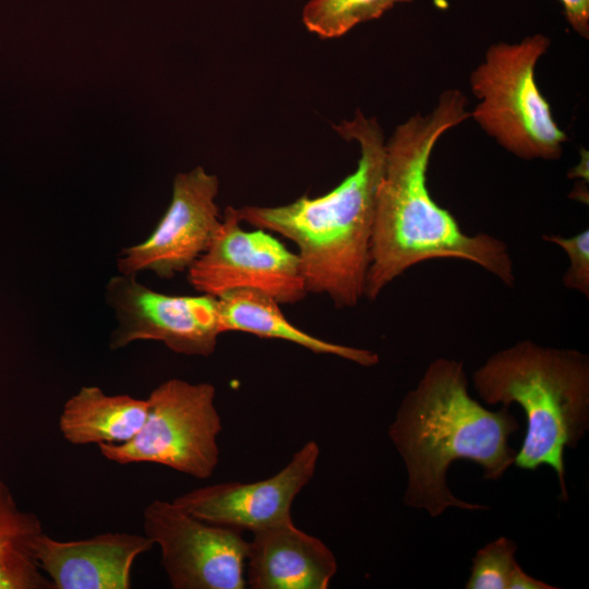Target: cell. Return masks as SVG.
I'll list each match as a JSON object with an SVG mask.
<instances>
[{
	"label": "cell",
	"instance_id": "cell-1",
	"mask_svg": "<svg viewBox=\"0 0 589 589\" xmlns=\"http://www.w3.org/2000/svg\"><path fill=\"white\" fill-rule=\"evenodd\" d=\"M466 104L460 91H444L432 111L410 117L386 142L364 290L370 300L413 265L435 259L468 261L508 287L515 284L506 242L489 233L464 232L426 185L432 151L446 131L470 117Z\"/></svg>",
	"mask_w": 589,
	"mask_h": 589
},
{
	"label": "cell",
	"instance_id": "cell-2",
	"mask_svg": "<svg viewBox=\"0 0 589 589\" xmlns=\"http://www.w3.org/2000/svg\"><path fill=\"white\" fill-rule=\"evenodd\" d=\"M518 429L507 406L491 411L471 398L461 361L433 360L402 398L388 428L407 470L405 504L431 517L449 507L488 509L457 498L446 484V473L454 461L467 459L482 468L484 479L500 480L514 465L516 452L508 440Z\"/></svg>",
	"mask_w": 589,
	"mask_h": 589
},
{
	"label": "cell",
	"instance_id": "cell-3",
	"mask_svg": "<svg viewBox=\"0 0 589 589\" xmlns=\"http://www.w3.org/2000/svg\"><path fill=\"white\" fill-rule=\"evenodd\" d=\"M334 129L360 146L357 169L340 184L318 197L303 195L286 205L236 209L241 221L296 243L308 292L326 294L337 308H350L364 297L386 142L377 120L359 109Z\"/></svg>",
	"mask_w": 589,
	"mask_h": 589
},
{
	"label": "cell",
	"instance_id": "cell-4",
	"mask_svg": "<svg viewBox=\"0 0 589 589\" xmlns=\"http://www.w3.org/2000/svg\"><path fill=\"white\" fill-rule=\"evenodd\" d=\"M472 381L486 404L522 408L527 430L514 465L525 470L551 467L560 498L567 501L564 453L589 429V357L521 340L491 354Z\"/></svg>",
	"mask_w": 589,
	"mask_h": 589
},
{
	"label": "cell",
	"instance_id": "cell-5",
	"mask_svg": "<svg viewBox=\"0 0 589 589\" xmlns=\"http://www.w3.org/2000/svg\"><path fill=\"white\" fill-rule=\"evenodd\" d=\"M550 45L543 34L493 44L470 74L471 92L479 99L470 117L503 148L527 160L557 159L567 141L534 79L537 62Z\"/></svg>",
	"mask_w": 589,
	"mask_h": 589
},
{
	"label": "cell",
	"instance_id": "cell-6",
	"mask_svg": "<svg viewBox=\"0 0 589 589\" xmlns=\"http://www.w3.org/2000/svg\"><path fill=\"white\" fill-rule=\"evenodd\" d=\"M209 383L170 378L149 396L146 419L131 440L101 443L100 454L119 465L152 462L196 479L209 478L219 462L221 418Z\"/></svg>",
	"mask_w": 589,
	"mask_h": 589
},
{
	"label": "cell",
	"instance_id": "cell-7",
	"mask_svg": "<svg viewBox=\"0 0 589 589\" xmlns=\"http://www.w3.org/2000/svg\"><path fill=\"white\" fill-rule=\"evenodd\" d=\"M237 209L227 206L205 252L188 269V280L200 293L220 297L252 289L293 304L308 293L299 256L264 229L241 228Z\"/></svg>",
	"mask_w": 589,
	"mask_h": 589
},
{
	"label": "cell",
	"instance_id": "cell-8",
	"mask_svg": "<svg viewBox=\"0 0 589 589\" xmlns=\"http://www.w3.org/2000/svg\"><path fill=\"white\" fill-rule=\"evenodd\" d=\"M144 533L159 548L173 589H243L249 551L239 530L194 517L173 501L143 510Z\"/></svg>",
	"mask_w": 589,
	"mask_h": 589
},
{
	"label": "cell",
	"instance_id": "cell-9",
	"mask_svg": "<svg viewBox=\"0 0 589 589\" xmlns=\"http://www.w3.org/2000/svg\"><path fill=\"white\" fill-rule=\"evenodd\" d=\"M105 298L117 320L109 340L111 350L139 340H156L179 354L208 357L223 333L213 296L167 294L149 289L136 275L119 273L108 280Z\"/></svg>",
	"mask_w": 589,
	"mask_h": 589
},
{
	"label": "cell",
	"instance_id": "cell-10",
	"mask_svg": "<svg viewBox=\"0 0 589 589\" xmlns=\"http://www.w3.org/2000/svg\"><path fill=\"white\" fill-rule=\"evenodd\" d=\"M219 181L199 166L175 177L170 204L142 242L125 248L117 260L120 274L152 272L172 278L205 252L220 226L215 202Z\"/></svg>",
	"mask_w": 589,
	"mask_h": 589
},
{
	"label": "cell",
	"instance_id": "cell-11",
	"mask_svg": "<svg viewBox=\"0 0 589 589\" xmlns=\"http://www.w3.org/2000/svg\"><path fill=\"white\" fill-rule=\"evenodd\" d=\"M318 457L320 446L311 440L267 479L209 484L172 501L202 520L239 531H254L291 518L292 502L314 477Z\"/></svg>",
	"mask_w": 589,
	"mask_h": 589
},
{
	"label": "cell",
	"instance_id": "cell-12",
	"mask_svg": "<svg viewBox=\"0 0 589 589\" xmlns=\"http://www.w3.org/2000/svg\"><path fill=\"white\" fill-rule=\"evenodd\" d=\"M154 545L145 533L105 532L61 541L44 532L36 556L53 589H130L135 560Z\"/></svg>",
	"mask_w": 589,
	"mask_h": 589
},
{
	"label": "cell",
	"instance_id": "cell-13",
	"mask_svg": "<svg viewBox=\"0 0 589 589\" xmlns=\"http://www.w3.org/2000/svg\"><path fill=\"white\" fill-rule=\"evenodd\" d=\"M245 580L252 589H326L337 572L330 549L292 518L252 531Z\"/></svg>",
	"mask_w": 589,
	"mask_h": 589
},
{
	"label": "cell",
	"instance_id": "cell-14",
	"mask_svg": "<svg viewBox=\"0 0 589 589\" xmlns=\"http://www.w3.org/2000/svg\"><path fill=\"white\" fill-rule=\"evenodd\" d=\"M221 332H242L280 339L315 353L333 354L362 366H374L378 354L361 348L330 342L292 325L272 297L252 289L232 290L217 298Z\"/></svg>",
	"mask_w": 589,
	"mask_h": 589
},
{
	"label": "cell",
	"instance_id": "cell-15",
	"mask_svg": "<svg viewBox=\"0 0 589 589\" xmlns=\"http://www.w3.org/2000/svg\"><path fill=\"white\" fill-rule=\"evenodd\" d=\"M147 411V399L107 395L100 387L88 385L64 402L58 425L63 438L73 445L123 443L137 434Z\"/></svg>",
	"mask_w": 589,
	"mask_h": 589
},
{
	"label": "cell",
	"instance_id": "cell-16",
	"mask_svg": "<svg viewBox=\"0 0 589 589\" xmlns=\"http://www.w3.org/2000/svg\"><path fill=\"white\" fill-rule=\"evenodd\" d=\"M43 533L40 519L19 507L0 476V589H53L36 556Z\"/></svg>",
	"mask_w": 589,
	"mask_h": 589
},
{
	"label": "cell",
	"instance_id": "cell-17",
	"mask_svg": "<svg viewBox=\"0 0 589 589\" xmlns=\"http://www.w3.org/2000/svg\"><path fill=\"white\" fill-rule=\"evenodd\" d=\"M412 0H310L302 10L306 29L322 38H335L360 23L383 15L396 3Z\"/></svg>",
	"mask_w": 589,
	"mask_h": 589
},
{
	"label": "cell",
	"instance_id": "cell-18",
	"mask_svg": "<svg viewBox=\"0 0 589 589\" xmlns=\"http://www.w3.org/2000/svg\"><path fill=\"white\" fill-rule=\"evenodd\" d=\"M516 543L500 537L479 549L472 558L467 589H508L519 566L515 560Z\"/></svg>",
	"mask_w": 589,
	"mask_h": 589
},
{
	"label": "cell",
	"instance_id": "cell-19",
	"mask_svg": "<svg viewBox=\"0 0 589 589\" xmlns=\"http://www.w3.org/2000/svg\"><path fill=\"white\" fill-rule=\"evenodd\" d=\"M543 240L561 247L569 257V267L563 276L564 286L589 297V231L572 236L544 235Z\"/></svg>",
	"mask_w": 589,
	"mask_h": 589
},
{
	"label": "cell",
	"instance_id": "cell-20",
	"mask_svg": "<svg viewBox=\"0 0 589 589\" xmlns=\"http://www.w3.org/2000/svg\"><path fill=\"white\" fill-rule=\"evenodd\" d=\"M564 7L566 21L575 33L589 38V0H560Z\"/></svg>",
	"mask_w": 589,
	"mask_h": 589
},
{
	"label": "cell",
	"instance_id": "cell-21",
	"mask_svg": "<svg viewBox=\"0 0 589 589\" xmlns=\"http://www.w3.org/2000/svg\"><path fill=\"white\" fill-rule=\"evenodd\" d=\"M555 587L528 575L518 566L510 579L508 589H553Z\"/></svg>",
	"mask_w": 589,
	"mask_h": 589
}]
</instances>
